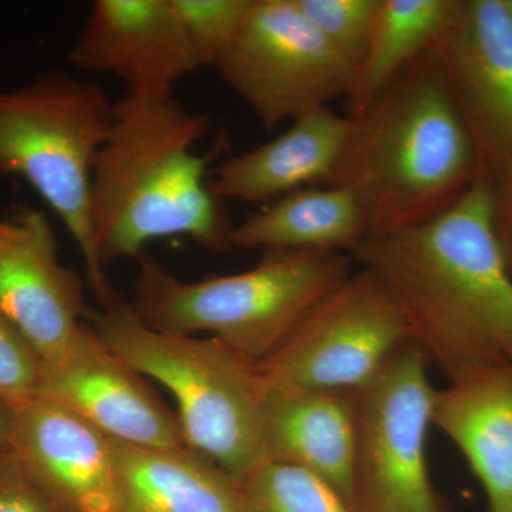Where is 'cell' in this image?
I'll return each mask as SVG.
<instances>
[{
    "label": "cell",
    "instance_id": "obj_1",
    "mask_svg": "<svg viewBox=\"0 0 512 512\" xmlns=\"http://www.w3.org/2000/svg\"><path fill=\"white\" fill-rule=\"evenodd\" d=\"M402 312L409 340L448 382L512 360V274L480 175L450 208L348 252Z\"/></svg>",
    "mask_w": 512,
    "mask_h": 512
},
{
    "label": "cell",
    "instance_id": "obj_2",
    "mask_svg": "<svg viewBox=\"0 0 512 512\" xmlns=\"http://www.w3.org/2000/svg\"><path fill=\"white\" fill-rule=\"evenodd\" d=\"M210 120L175 99L123 96L92 175L90 218L101 264L140 259L156 239L187 237L211 252L231 249L224 201L207 180L210 156L194 151Z\"/></svg>",
    "mask_w": 512,
    "mask_h": 512
},
{
    "label": "cell",
    "instance_id": "obj_3",
    "mask_svg": "<svg viewBox=\"0 0 512 512\" xmlns=\"http://www.w3.org/2000/svg\"><path fill=\"white\" fill-rule=\"evenodd\" d=\"M353 120L325 185L356 191L367 237L433 220L480 177L473 138L431 50L404 67Z\"/></svg>",
    "mask_w": 512,
    "mask_h": 512
},
{
    "label": "cell",
    "instance_id": "obj_4",
    "mask_svg": "<svg viewBox=\"0 0 512 512\" xmlns=\"http://www.w3.org/2000/svg\"><path fill=\"white\" fill-rule=\"evenodd\" d=\"M84 319L111 352L173 394L188 450L238 483L265 463L266 377L259 365L212 336L150 328L128 303Z\"/></svg>",
    "mask_w": 512,
    "mask_h": 512
},
{
    "label": "cell",
    "instance_id": "obj_5",
    "mask_svg": "<svg viewBox=\"0 0 512 512\" xmlns=\"http://www.w3.org/2000/svg\"><path fill=\"white\" fill-rule=\"evenodd\" d=\"M131 311L150 328L207 333L261 366L352 271L339 251H265L248 271L187 282L140 258Z\"/></svg>",
    "mask_w": 512,
    "mask_h": 512
},
{
    "label": "cell",
    "instance_id": "obj_6",
    "mask_svg": "<svg viewBox=\"0 0 512 512\" xmlns=\"http://www.w3.org/2000/svg\"><path fill=\"white\" fill-rule=\"evenodd\" d=\"M114 104L100 84L60 69L0 92V174L25 178L56 212L83 256L101 308L120 302L97 255L90 218L94 161L109 136Z\"/></svg>",
    "mask_w": 512,
    "mask_h": 512
},
{
    "label": "cell",
    "instance_id": "obj_7",
    "mask_svg": "<svg viewBox=\"0 0 512 512\" xmlns=\"http://www.w3.org/2000/svg\"><path fill=\"white\" fill-rule=\"evenodd\" d=\"M427 367L423 352L404 343L355 393L356 512H446L427 466L437 393Z\"/></svg>",
    "mask_w": 512,
    "mask_h": 512
},
{
    "label": "cell",
    "instance_id": "obj_8",
    "mask_svg": "<svg viewBox=\"0 0 512 512\" xmlns=\"http://www.w3.org/2000/svg\"><path fill=\"white\" fill-rule=\"evenodd\" d=\"M214 70L266 130L348 96L356 67L295 0H251L234 42Z\"/></svg>",
    "mask_w": 512,
    "mask_h": 512
},
{
    "label": "cell",
    "instance_id": "obj_9",
    "mask_svg": "<svg viewBox=\"0 0 512 512\" xmlns=\"http://www.w3.org/2000/svg\"><path fill=\"white\" fill-rule=\"evenodd\" d=\"M407 342L399 306L382 282L362 268L328 293L259 367L271 382L357 393Z\"/></svg>",
    "mask_w": 512,
    "mask_h": 512
},
{
    "label": "cell",
    "instance_id": "obj_10",
    "mask_svg": "<svg viewBox=\"0 0 512 512\" xmlns=\"http://www.w3.org/2000/svg\"><path fill=\"white\" fill-rule=\"evenodd\" d=\"M36 397L77 414L116 443L187 448L177 414L87 325L62 355L42 363Z\"/></svg>",
    "mask_w": 512,
    "mask_h": 512
},
{
    "label": "cell",
    "instance_id": "obj_11",
    "mask_svg": "<svg viewBox=\"0 0 512 512\" xmlns=\"http://www.w3.org/2000/svg\"><path fill=\"white\" fill-rule=\"evenodd\" d=\"M431 52L476 146L480 174L512 151V13L507 0H457Z\"/></svg>",
    "mask_w": 512,
    "mask_h": 512
},
{
    "label": "cell",
    "instance_id": "obj_12",
    "mask_svg": "<svg viewBox=\"0 0 512 512\" xmlns=\"http://www.w3.org/2000/svg\"><path fill=\"white\" fill-rule=\"evenodd\" d=\"M69 60L117 77L124 96L141 100L174 99L177 83L201 69L173 0H96Z\"/></svg>",
    "mask_w": 512,
    "mask_h": 512
},
{
    "label": "cell",
    "instance_id": "obj_13",
    "mask_svg": "<svg viewBox=\"0 0 512 512\" xmlns=\"http://www.w3.org/2000/svg\"><path fill=\"white\" fill-rule=\"evenodd\" d=\"M86 313L82 281L60 262L46 215L22 210L0 220V315L42 363L72 345Z\"/></svg>",
    "mask_w": 512,
    "mask_h": 512
},
{
    "label": "cell",
    "instance_id": "obj_14",
    "mask_svg": "<svg viewBox=\"0 0 512 512\" xmlns=\"http://www.w3.org/2000/svg\"><path fill=\"white\" fill-rule=\"evenodd\" d=\"M8 446L63 512H117L114 441L82 417L30 397L12 406Z\"/></svg>",
    "mask_w": 512,
    "mask_h": 512
},
{
    "label": "cell",
    "instance_id": "obj_15",
    "mask_svg": "<svg viewBox=\"0 0 512 512\" xmlns=\"http://www.w3.org/2000/svg\"><path fill=\"white\" fill-rule=\"evenodd\" d=\"M264 443L266 461L315 474L356 512L355 393L303 389L266 379Z\"/></svg>",
    "mask_w": 512,
    "mask_h": 512
},
{
    "label": "cell",
    "instance_id": "obj_16",
    "mask_svg": "<svg viewBox=\"0 0 512 512\" xmlns=\"http://www.w3.org/2000/svg\"><path fill=\"white\" fill-rule=\"evenodd\" d=\"M355 120L319 107L291 121L268 143L229 157L214 170L212 191L222 201L268 202L289 192L328 183Z\"/></svg>",
    "mask_w": 512,
    "mask_h": 512
},
{
    "label": "cell",
    "instance_id": "obj_17",
    "mask_svg": "<svg viewBox=\"0 0 512 512\" xmlns=\"http://www.w3.org/2000/svg\"><path fill=\"white\" fill-rule=\"evenodd\" d=\"M433 426L466 458L488 512H512V360L437 390Z\"/></svg>",
    "mask_w": 512,
    "mask_h": 512
},
{
    "label": "cell",
    "instance_id": "obj_18",
    "mask_svg": "<svg viewBox=\"0 0 512 512\" xmlns=\"http://www.w3.org/2000/svg\"><path fill=\"white\" fill-rule=\"evenodd\" d=\"M117 512H251L241 484L191 450L114 441Z\"/></svg>",
    "mask_w": 512,
    "mask_h": 512
},
{
    "label": "cell",
    "instance_id": "obj_19",
    "mask_svg": "<svg viewBox=\"0 0 512 512\" xmlns=\"http://www.w3.org/2000/svg\"><path fill=\"white\" fill-rule=\"evenodd\" d=\"M367 237L365 208L348 185H311L268 202L229 234L231 248L339 251Z\"/></svg>",
    "mask_w": 512,
    "mask_h": 512
},
{
    "label": "cell",
    "instance_id": "obj_20",
    "mask_svg": "<svg viewBox=\"0 0 512 512\" xmlns=\"http://www.w3.org/2000/svg\"><path fill=\"white\" fill-rule=\"evenodd\" d=\"M457 0H380L375 26L346 100L350 119L362 116L404 67L433 49Z\"/></svg>",
    "mask_w": 512,
    "mask_h": 512
},
{
    "label": "cell",
    "instance_id": "obj_21",
    "mask_svg": "<svg viewBox=\"0 0 512 512\" xmlns=\"http://www.w3.org/2000/svg\"><path fill=\"white\" fill-rule=\"evenodd\" d=\"M239 484L251 512H350L322 478L289 464L265 461Z\"/></svg>",
    "mask_w": 512,
    "mask_h": 512
},
{
    "label": "cell",
    "instance_id": "obj_22",
    "mask_svg": "<svg viewBox=\"0 0 512 512\" xmlns=\"http://www.w3.org/2000/svg\"><path fill=\"white\" fill-rule=\"evenodd\" d=\"M201 67L220 62L237 37L251 0H173Z\"/></svg>",
    "mask_w": 512,
    "mask_h": 512
},
{
    "label": "cell",
    "instance_id": "obj_23",
    "mask_svg": "<svg viewBox=\"0 0 512 512\" xmlns=\"http://www.w3.org/2000/svg\"><path fill=\"white\" fill-rule=\"evenodd\" d=\"M295 3L340 55L353 66H359L369 45L380 0H295Z\"/></svg>",
    "mask_w": 512,
    "mask_h": 512
},
{
    "label": "cell",
    "instance_id": "obj_24",
    "mask_svg": "<svg viewBox=\"0 0 512 512\" xmlns=\"http://www.w3.org/2000/svg\"><path fill=\"white\" fill-rule=\"evenodd\" d=\"M42 360L0 315V402L15 406L36 396Z\"/></svg>",
    "mask_w": 512,
    "mask_h": 512
},
{
    "label": "cell",
    "instance_id": "obj_25",
    "mask_svg": "<svg viewBox=\"0 0 512 512\" xmlns=\"http://www.w3.org/2000/svg\"><path fill=\"white\" fill-rule=\"evenodd\" d=\"M0 512H63L33 483L9 446L0 453Z\"/></svg>",
    "mask_w": 512,
    "mask_h": 512
},
{
    "label": "cell",
    "instance_id": "obj_26",
    "mask_svg": "<svg viewBox=\"0 0 512 512\" xmlns=\"http://www.w3.org/2000/svg\"><path fill=\"white\" fill-rule=\"evenodd\" d=\"M483 175L493 198L494 225L512 274V151Z\"/></svg>",
    "mask_w": 512,
    "mask_h": 512
},
{
    "label": "cell",
    "instance_id": "obj_27",
    "mask_svg": "<svg viewBox=\"0 0 512 512\" xmlns=\"http://www.w3.org/2000/svg\"><path fill=\"white\" fill-rule=\"evenodd\" d=\"M10 426H12V406L0 402V453L8 447Z\"/></svg>",
    "mask_w": 512,
    "mask_h": 512
},
{
    "label": "cell",
    "instance_id": "obj_28",
    "mask_svg": "<svg viewBox=\"0 0 512 512\" xmlns=\"http://www.w3.org/2000/svg\"><path fill=\"white\" fill-rule=\"evenodd\" d=\"M507 2H508V6H510L511 13H512V0H507Z\"/></svg>",
    "mask_w": 512,
    "mask_h": 512
}]
</instances>
